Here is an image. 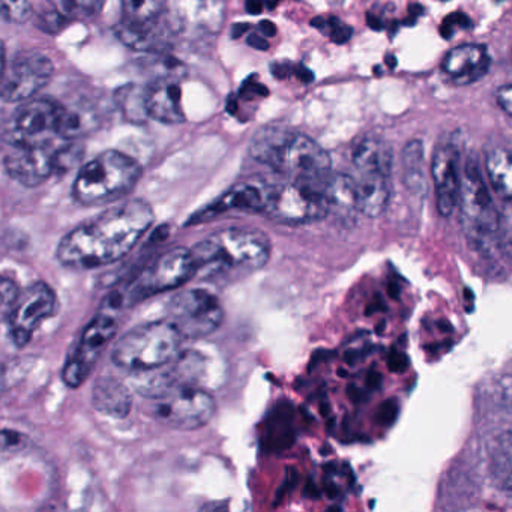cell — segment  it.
<instances>
[{
  "instance_id": "1",
  "label": "cell",
  "mask_w": 512,
  "mask_h": 512,
  "mask_svg": "<svg viewBox=\"0 0 512 512\" xmlns=\"http://www.w3.org/2000/svg\"><path fill=\"white\" fill-rule=\"evenodd\" d=\"M155 221L142 199L127 200L83 221L59 241L56 259L74 271H91L124 259Z\"/></svg>"
},
{
  "instance_id": "2",
  "label": "cell",
  "mask_w": 512,
  "mask_h": 512,
  "mask_svg": "<svg viewBox=\"0 0 512 512\" xmlns=\"http://www.w3.org/2000/svg\"><path fill=\"white\" fill-rule=\"evenodd\" d=\"M191 251L196 260L197 277L229 283L268 265L272 242L262 230L229 227L206 236Z\"/></svg>"
},
{
  "instance_id": "3",
  "label": "cell",
  "mask_w": 512,
  "mask_h": 512,
  "mask_svg": "<svg viewBox=\"0 0 512 512\" xmlns=\"http://www.w3.org/2000/svg\"><path fill=\"white\" fill-rule=\"evenodd\" d=\"M250 152L254 160L289 179L325 181L332 175L331 157L319 143L283 127L260 128L251 140Z\"/></svg>"
},
{
  "instance_id": "4",
  "label": "cell",
  "mask_w": 512,
  "mask_h": 512,
  "mask_svg": "<svg viewBox=\"0 0 512 512\" xmlns=\"http://www.w3.org/2000/svg\"><path fill=\"white\" fill-rule=\"evenodd\" d=\"M140 178L142 167L136 160L122 152L106 151L79 170L71 193L83 206L109 205L128 196Z\"/></svg>"
},
{
  "instance_id": "5",
  "label": "cell",
  "mask_w": 512,
  "mask_h": 512,
  "mask_svg": "<svg viewBox=\"0 0 512 512\" xmlns=\"http://www.w3.org/2000/svg\"><path fill=\"white\" fill-rule=\"evenodd\" d=\"M182 338L167 319L142 323L119 338L112 349V362L133 374L158 370L181 353Z\"/></svg>"
},
{
  "instance_id": "6",
  "label": "cell",
  "mask_w": 512,
  "mask_h": 512,
  "mask_svg": "<svg viewBox=\"0 0 512 512\" xmlns=\"http://www.w3.org/2000/svg\"><path fill=\"white\" fill-rule=\"evenodd\" d=\"M329 178L325 181L289 179L277 187H269L263 214L286 226H302L323 220L331 214Z\"/></svg>"
},
{
  "instance_id": "7",
  "label": "cell",
  "mask_w": 512,
  "mask_h": 512,
  "mask_svg": "<svg viewBox=\"0 0 512 512\" xmlns=\"http://www.w3.org/2000/svg\"><path fill=\"white\" fill-rule=\"evenodd\" d=\"M151 415L176 430H199L217 412L214 397L199 385H178L146 398Z\"/></svg>"
},
{
  "instance_id": "8",
  "label": "cell",
  "mask_w": 512,
  "mask_h": 512,
  "mask_svg": "<svg viewBox=\"0 0 512 512\" xmlns=\"http://www.w3.org/2000/svg\"><path fill=\"white\" fill-rule=\"evenodd\" d=\"M167 320L173 323L182 337L199 340L220 329L224 322V308L211 290L191 287L170 299Z\"/></svg>"
},
{
  "instance_id": "9",
  "label": "cell",
  "mask_w": 512,
  "mask_h": 512,
  "mask_svg": "<svg viewBox=\"0 0 512 512\" xmlns=\"http://www.w3.org/2000/svg\"><path fill=\"white\" fill-rule=\"evenodd\" d=\"M118 328L119 320L115 310L101 307L68 353L67 361L62 368V380L68 388H79L88 379L95 362L107 344L115 338Z\"/></svg>"
},
{
  "instance_id": "10",
  "label": "cell",
  "mask_w": 512,
  "mask_h": 512,
  "mask_svg": "<svg viewBox=\"0 0 512 512\" xmlns=\"http://www.w3.org/2000/svg\"><path fill=\"white\" fill-rule=\"evenodd\" d=\"M197 277L196 260L191 248L176 247L149 263L130 287L125 301H142L149 296L181 289Z\"/></svg>"
},
{
  "instance_id": "11",
  "label": "cell",
  "mask_w": 512,
  "mask_h": 512,
  "mask_svg": "<svg viewBox=\"0 0 512 512\" xmlns=\"http://www.w3.org/2000/svg\"><path fill=\"white\" fill-rule=\"evenodd\" d=\"M56 307L58 296L44 281L20 290L16 301L4 313L8 335L14 346L19 349L28 346L40 326L55 314Z\"/></svg>"
},
{
  "instance_id": "12",
  "label": "cell",
  "mask_w": 512,
  "mask_h": 512,
  "mask_svg": "<svg viewBox=\"0 0 512 512\" xmlns=\"http://www.w3.org/2000/svg\"><path fill=\"white\" fill-rule=\"evenodd\" d=\"M461 217L467 232L476 238H491L500 230V215L494 205L493 197L485 184L478 163L472 158L467 160L461 173L460 200Z\"/></svg>"
},
{
  "instance_id": "13",
  "label": "cell",
  "mask_w": 512,
  "mask_h": 512,
  "mask_svg": "<svg viewBox=\"0 0 512 512\" xmlns=\"http://www.w3.org/2000/svg\"><path fill=\"white\" fill-rule=\"evenodd\" d=\"M67 157V149L56 148L52 140L11 143L5 154L4 166L11 179L25 187L34 188L61 172Z\"/></svg>"
},
{
  "instance_id": "14",
  "label": "cell",
  "mask_w": 512,
  "mask_h": 512,
  "mask_svg": "<svg viewBox=\"0 0 512 512\" xmlns=\"http://www.w3.org/2000/svg\"><path fill=\"white\" fill-rule=\"evenodd\" d=\"M53 71V62L43 53H20L4 71L2 98L7 103L31 100L52 80Z\"/></svg>"
},
{
  "instance_id": "15",
  "label": "cell",
  "mask_w": 512,
  "mask_h": 512,
  "mask_svg": "<svg viewBox=\"0 0 512 512\" xmlns=\"http://www.w3.org/2000/svg\"><path fill=\"white\" fill-rule=\"evenodd\" d=\"M62 109L61 103L49 98L26 101L11 119V143L47 142L58 136Z\"/></svg>"
},
{
  "instance_id": "16",
  "label": "cell",
  "mask_w": 512,
  "mask_h": 512,
  "mask_svg": "<svg viewBox=\"0 0 512 512\" xmlns=\"http://www.w3.org/2000/svg\"><path fill=\"white\" fill-rule=\"evenodd\" d=\"M431 176L436 188L437 211L449 217L460 200L461 173L458 154L452 146H440L431 161Z\"/></svg>"
},
{
  "instance_id": "17",
  "label": "cell",
  "mask_w": 512,
  "mask_h": 512,
  "mask_svg": "<svg viewBox=\"0 0 512 512\" xmlns=\"http://www.w3.org/2000/svg\"><path fill=\"white\" fill-rule=\"evenodd\" d=\"M269 187H259L256 184H241L238 187L232 188L227 191L221 199L209 205L203 211L197 212L191 220L188 221V226L193 224L202 223V221L211 220V218L218 217L224 212L232 211H247V212H262L265 209L266 197H268Z\"/></svg>"
},
{
  "instance_id": "18",
  "label": "cell",
  "mask_w": 512,
  "mask_h": 512,
  "mask_svg": "<svg viewBox=\"0 0 512 512\" xmlns=\"http://www.w3.org/2000/svg\"><path fill=\"white\" fill-rule=\"evenodd\" d=\"M490 58L487 49L478 44L455 47L442 62V70L458 85H470L488 73Z\"/></svg>"
},
{
  "instance_id": "19",
  "label": "cell",
  "mask_w": 512,
  "mask_h": 512,
  "mask_svg": "<svg viewBox=\"0 0 512 512\" xmlns=\"http://www.w3.org/2000/svg\"><path fill=\"white\" fill-rule=\"evenodd\" d=\"M182 92L173 77L164 76L146 86V107L149 118L163 124H182L185 121L182 110Z\"/></svg>"
},
{
  "instance_id": "20",
  "label": "cell",
  "mask_w": 512,
  "mask_h": 512,
  "mask_svg": "<svg viewBox=\"0 0 512 512\" xmlns=\"http://www.w3.org/2000/svg\"><path fill=\"white\" fill-rule=\"evenodd\" d=\"M356 181L358 190L359 212L365 217L377 218L385 212L388 206L391 188H389V173L358 172Z\"/></svg>"
},
{
  "instance_id": "21",
  "label": "cell",
  "mask_w": 512,
  "mask_h": 512,
  "mask_svg": "<svg viewBox=\"0 0 512 512\" xmlns=\"http://www.w3.org/2000/svg\"><path fill=\"white\" fill-rule=\"evenodd\" d=\"M95 410L112 418H125L131 412L133 397L130 389L115 377H101L92 392Z\"/></svg>"
},
{
  "instance_id": "22",
  "label": "cell",
  "mask_w": 512,
  "mask_h": 512,
  "mask_svg": "<svg viewBox=\"0 0 512 512\" xmlns=\"http://www.w3.org/2000/svg\"><path fill=\"white\" fill-rule=\"evenodd\" d=\"M488 181L497 196L512 206V149L497 146L485 158Z\"/></svg>"
},
{
  "instance_id": "23",
  "label": "cell",
  "mask_w": 512,
  "mask_h": 512,
  "mask_svg": "<svg viewBox=\"0 0 512 512\" xmlns=\"http://www.w3.org/2000/svg\"><path fill=\"white\" fill-rule=\"evenodd\" d=\"M353 164L358 172H385L391 175L392 154L382 140L367 137L353 148Z\"/></svg>"
},
{
  "instance_id": "24",
  "label": "cell",
  "mask_w": 512,
  "mask_h": 512,
  "mask_svg": "<svg viewBox=\"0 0 512 512\" xmlns=\"http://www.w3.org/2000/svg\"><path fill=\"white\" fill-rule=\"evenodd\" d=\"M98 116L88 104L64 106L59 119L58 136L65 140H76L88 136L97 128Z\"/></svg>"
},
{
  "instance_id": "25",
  "label": "cell",
  "mask_w": 512,
  "mask_h": 512,
  "mask_svg": "<svg viewBox=\"0 0 512 512\" xmlns=\"http://www.w3.org/2000/svg\"><path fill=\"white\" fill-rule=\"evenodd\" d=\"M328 199L331 212L352 217L359 212L356 181L347 175H332L328 182Z\"/></svg>"
},
{
  "instance_id": "26",
  "label": "cell",
  "mask_w": 512,
  "mask_h": 512,
  "mask_svg": "<svg viewBox=\"0 0 512 512\" xmlns=\"http://www.w3.org/2000/svg\"><path fill=\"white\" fill-rule=\"evenodd\" d=\"M403 182L407 190L415 196H422L425 191L424 148L418 140H412L404 146L401 154Z\"/></svg>"
},
{
  "instance_id": "27",
  "label": "cell",
  "mask_w": 512,
  "mask_h": 512,
  "mask_svg": "<svg viewBox=\"0 0 512 512\" xmlns=\"http://www.w3.org/2000/svg\"><path fill=\"white\" fill-rule=\"evenodd\" d=\"M491 475L500 490L512 493V431L500 434L494 442Z\"/></svg>"
},
{
  "instance_id": "28",
  "label": "cell",
  "mask_w": 512,
  "mask_h": 512,
  "mask_svg": "<svg viewBox=\"0 0 512 512\" xmlns=\"http://www.w3.org/2000/svg\"><path fill=\"white\" fill-rule=\"evenodd\" d=\"M116 37L125 46L134 50H143V52H155L163 44V38L157 31V23L134 25L121 20V23L116 26Z\"/></svg>"
},
{
  "instance_id": "29",
  "label": "cell",
  "mask_w": 512,
  "mask_h": 512,
  "mask_svg": "<svg viewBox=\"0 0 512 512\" xmlns=\"http://www.w3.org/2000/svg\"><path fill=\"white\" fill-rule=\"evenodd\" d=\"M116 106L131 124H143L149 119L146 107V88L137 85H125L115 94Z\"/></svg>"
},
{
  "instance_id": "30",
  "label": "cell",
  "mask_w": 512,
  "mask_h": 512,
  "mask_svg": "<svg viewBox=\"0 0 512 512\" xmlns=\"http://www.w3.org/2000/svg\"><path fill=\"white\" fill-rule=\"evenodd\" d=\"M122 20L134 25L157 23L166 7V0H121Z\"/></svg>"
},
{
  "instance_id": "31",
  "label": "cell",
  "mask_w": 512,
  "mask_h": 512,
  "mask_svg": "<svg viewBox=\"0 0 512 512\" xmlns=\"http://www.w3.org/2000/svg\"><path fill=\"white\" fill-rule=\"evenodd\" d=\"M0 5H2V17L5 22L14 23V25H23L34 16V8L29 0H2Z\"/></svg>"
},
{
  "instance_id": "32",
  "label": "cell",
  "mask_w": 512,
  "mask_h": 512,
  "mask_svg": "<svg viewBox=\"0 0 512 512\" xmlns=\"http://www.w3.org/2000/svg\"><path fill=\"white\" fill-rule=\"evenodd\" d=\"M107 0H62L65 13L73 19H92L103 11Z\"/></svg>"
},
{
  "instance_id": "33",
  "label": "cell",
  "mask_w": 512,
  "mask_h": 512,
  "mask_svg": "<svg viewBox=\"0 0 512 512\" xmlns=\"http://www.w3.org/2000/svg\"><path fill=\"white\" fill-rule=\"evenodd\" d=\"M317 22L322 23V26H326L329 28V37H331L332 41L335 43L343 44L346 41L350 40L352 37V29L349 26L343 25V23L338 22V20L331 19L328 22H323V20H317ZM319 26V28H322Z\"/></svg>"
},
{
  "instance_id": "34",
  "label": "cell",
  "mask_w": 512,
  "mask_h": 512,
  "mask_svg": "<svg viewBox=\"0 0 512 512\" xmlns=\"http://www.w3.org/2000/svg\"><path fill=\"white\" fill-rule=\"evenodd\" d=\"M19 293L20 289L17 287L16 281L4 275V278H2V310H4V313L13 305Z\"/></svg>"
},
{
  "instance_id": "35",
  "label": "cell",
  "mask_w": 512,
  "mask_h": 512,
  "mask_svg": "<svg viewBox=\"0 0 512 512\" xmlns=\"http://www.w3.org/2000/svg\"><path fill=\"white\" fill-rule=\"evenodd\" d=\"M467 25H469L467 17L461 16V14H454V16L448 17L443 22L442 31L440 32H442L443 37L449 38L454 34L455 28H464Z\"/></svg>"
},
{
  "instance_id": "36",
  "label": "cell",
  "mask_w": 512,
  "mask_h": 512,
  "mask_svg": "<svg viewBox=\"0 0 512 512\" xmlns=\"http://www.w3.org/2000/svg\"><path fill=\"white\" fill-rule=\"evenodd\" d=\"M497 104L512 118V85L502 86L496 94Z\"/></svg>"
},
{
  "instance_id": "37",
  "label": "cell",
  "mask_w": 512,
  "mask_h": 512,
  "mask_svg": "<svg viewBox=\"0 0 512 512\" xmlns=\"http://www.w3.org/2000/svg\"><path fill=\"white\" fill-rule=\"evenodd\" d=\"M266 37H259V35H250V38H248V44H250L251 47H254L256 50H262V52H265V50L269 49L268 41L265 40Z\"/></svg>"
},
{
  "instance_id": "38",
  "label": "cell",
  "mask_w": 512,
  "mask_h": 512,
  "mask_svg": "<svg viewBox=\"0 0 512 512\" xmlns=\"http://www.w3.org/2000/svg\"><path fill=\"white\" fill-rule=\"evenodd\" d=\"M260 32H262L263 37L272 38L277 34V28H275L274 23L272 22H262L259 26Z\"/></svg>"
},
{
  "instance_id": "39",
  "label": "cell",
  "mask_w": 512,
  "mask_h": 512,
  "mask_svg": "<svg viewBox=\"0 0 512 512\" xmlns=\"http://www.w3.org/2000/svg\"><path fill=\"white\" fill-rule=\"evenodd\" d=\"M245 10L250 14H260L263 11V4L260 0H248Z\"/></svg>"
},
{
  "instance_id": "40",
  "label": "cell",
  "mask_w": 512,
  "mask_h": 512,
  "mask_svg": "<svg viewBox=\"0 0 512 512\" xmlns=\"http://www.w3.org/2000/svg\"><path fill=\"white\" fill-rule=\"evenodd\" d=\"M500 227H503V233H505L506 241L509 242V245L512 247V218H508V220L503 221L500 218Z\"/></svg>"
},
{
  "instance_id": "41",
  "label": "cell",
  "mask_w": 512,
  "mask_h": 512,
  "mask_svg": "<svg viewBox=\"0 0 512 512\" xmlns=\"http://www.w3.org/2000/svg\"><path fill=\"white\" fill-rule=\"evenodd\" d=\"M248 25H235V28H233V38H239L242 34H245V31H247Z\"/></svg>"
},
{
  "instance_id": "42",
  "label": "cell",
  "mask_w": 512,
  "mask_h": 512,
  "mask_svg": "<svg viewBox=\"0 0 512 512\" xmlns=\"http://www.w3.org/2000/svg\"><path fill=\"white\" fill-rule=\"evenodd\" d=\"M278 4V0H266V5H268L269 8H274L275 5Z\"/></svg>"
},
{
  "instance_id": "43",
  "label": "cell",
  "mask_w": 512,
  "mask_h": 512,
  "mask_svg": "<svg viewBox=\"0 0 512 512\" xmlns=\"http://www.w3.org/2000/svg\"><path fill=\"white\" fill-rule=\"evenodd\" d=\"M511 58H512V53H511Z\"/></svg>"
}]
</instances>
